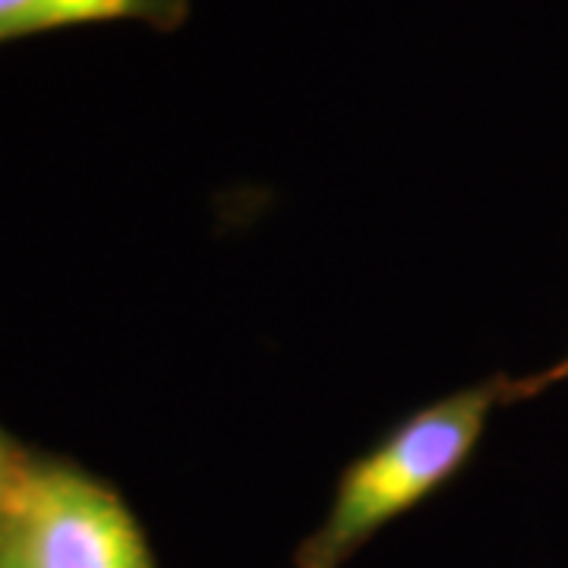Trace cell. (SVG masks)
Returning a JSON list of instances; mask_svg holds the SVG:
<instances>
[{
	"label": "cell",
	"mask_w": 568,
	"mask_h": 568,
	"mask_svg": "<svg viewBox=\"0 0 568 568\" xmlns=\"http://www.w3.org/2000/svg\"><path fill=\"white\" fill-rule=\"evenodd\" d=\"M525 402L518 379L493 376L420 407L351 462L297 568H345L373 534L417 508L470 462L496 407Z\"/></svg>",
	"instance_id": "1"
},
{
	"label": "cell",
	"mask_w": 568,
	"mask_h": 568,
	"mask_svg": "<svg viewBox=\"0 0 568 568\" xmlns=\"http://www.w3.org/2000/svg\"><path fill=\"white\" fill-rule=\"evenodd\" d=\"M0 537L22 568H159L121 496L63 465L22 467Z\"/></svg>",
	"instance_id": "2"
},
{
	"label": "cell",
	"mask_w": 568,
	"mask_h": 568,
	"mask_svg": "<svg viewBox=\"0 0 568 568\" xmlns=\"http://www.w3.org/2000/svg\"><path fill=\"white\" fill-rule=\"evenodd\" d=\"M190 0H0V41L92 22H145L178 29Z\"/></svg>",
	"instance_id": "3"
},
{
	"label": "cell",
	"mask_w": 568,
	"mask_h": 568,
	"mask_svg": "<svg viewBox=\"0 0 568 568\" xmlns=\"http://www.w3.org/2000/svg\"><path fill=\"white\" fill-rule=\"evenodd\" d=\"M559 383H568V354L562 361H556L552 366H547V369L534 373V376H521V379H518V388H521V398H534V395H540L544 388L559 386Z\"/></svg>",
	"instance_id": "4"
},
{
	"label": "cell",
	"mask_w": 568,
	"mask_h": 568,
	"mask_svg": "<svg viewBox=\"0 0 568 568\" xmlns=\"http://www.w3.org/2000/svg\"><path fill=\"white\" fill-rule=\"evenodd\" d=\"M22 467H26V462H22L20 455L10 448L7 436L0 433V508H3V503H7V496H10V489H13V484H17V477H20Z\"/></svg>",
	"instance_id": "5"
},
{
	"label": "cell",
	"mask_w": 568,
	"mask_h": 568,
	"mask_svg": "<svg viewBox=\"0 0 568 568\" xmlns=\"http://www.w3.org/2000/svg\"><path fill=\"white\" fill-rule=\"evenodd\" d=\"M0 568H22L20 559L13 556V549H10V544L0 537Z\"/></svg>",
	"instance_id": "6"
}]
</instances>
